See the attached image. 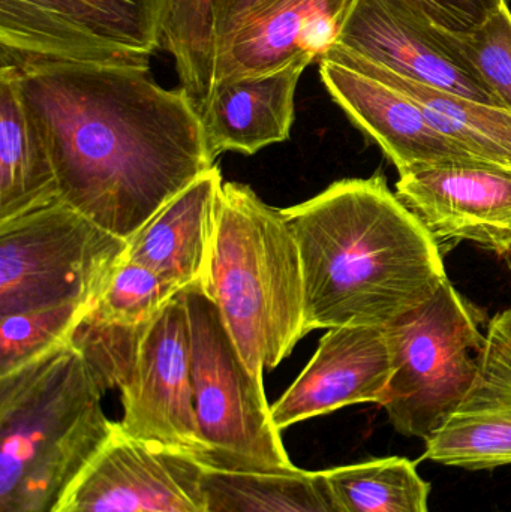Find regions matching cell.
Masks as SVG:
<instances>
[{"label": "cell", "mask_w": 511, "mask_h": 512, "mask_svg": "<svg viewBox=\"0 0 511 512\" xmlns=\"http://www.w3.org/2000/svg\"><path fill=\"white\" fill-rule=\"evenodd\" d=\"M0 68L50 153L59 201L126 242L216 165L194 99L156 83L149 65Z\"/></svg>", "instance_id": "obj_1"}, {"label": "cell", "mask_w": 511, "mask_h": 512, "mask_svg": "<svg viewBox=\"0 0 511 512\" xmlns=\"http://www.w3.org/2000/svg\"><path fill=\"white\" fill-rule=\"evenodd\" d=\"M282 212L302 259L305 334L390 327L447 280L440 246L381 174L339 180Z\"/></svg>", "instance_id": "obj_2"}, {"label": "cell", "mask_w": 511, "mask_h": 512, "mask_svg": "<svg viewBox=\"0 0 511 512\" xmlns=\"http://www.w3.org/2000/svg\"><path fill=\"white\" fill-rule=\"evenodd\" d=\"M107 388L71 339L0 376V512H54L110 438Z\"/></svg>", "instance_id": "obj_3"}, {"label": "cell", "mask_w": 511, "mask_h": 512, "mask_svg": "<svg viewBox=\"0 0 511 512\" xmlns=\"http://www.w3.org/2000/svg\"><path fill=\"white\" fill-rule=\"evenodd\" d=\"M198 285L258 379L306 336L305 282L293 231L282 210L243 183L222 185L212 256Z\"/></svg>", "instance_id": "obj_4"}, {"label": "cell", "mask_w": 511, "mask_h": 512, "mask_svg": "<svg viewBox=\"0 0 511 512\" xmlns=\"http://www.w3.org/2000/svg\"><path fill=\"white\" fill-rule=\"evenodd\" d=\"M107 390L122 394L123 433L189 454L203 445L191 376V324L183 291L155 318L135 327L81 319L71 336Z\"/></svg>", "instance_id": "obj_5"}, {"label": "cell", "mask_w": 511, "mask_h": 512, "mask_svg": "<svg viewBox=\"0 0 511 512\" xmlns=\"http://www.w3.org/2000/svg\"><path fill=\"white\" fill-rule=\"evenodd\" d=\"M191 324V376L206 471H297L267 403L264 379L246 366L218 306L201 285L183 289Z\"/></svg>", "instance_id": "obj_6"}, {"label": "cell", "mask_w": 511, "mask_h": 512, "mask_svg": "<svg viewBox=\"0 0 511 512\" xmlns=\"http://www.w3.org/2000/svg\"><path fill=\"white\" fill-rule=\"evenodd\" d=\"M485 315L447 279L437 294L387 327L393 373L383 408L396 432L428 441L470 390Z\"/></svg>", "instance_id": "obj_7"}, {"label": "cell", "mask_w": 511, "mask_h": 512, "mask_svg": "<svg viewBox=\"0 0 511 512\" xmlns=\"http://www.w3.org/2000/svg\"><path fill=\"white\" fill-rule=\"evenodd\" d=\"M126 249L62 201L0 222V318L95 303Z\"/></svg>", "instance_id": "obj_8"}, {"label": "cell", "mask_w": 511, "mask_h": 512, "mask_svg": "<svg viewBox=\"0 0 511 512\" xmlns=\"http://www.w3.org/2000/svg\"><path fill=\"white\" fill-rule=\"evenodd\" d=\"M171 0H0V66L149 65Z\"/></svg>", "instance_id": "obj_9"}, {"label": "cell", "mask_w": 511, "mask_h": 512, "mask_svg": "<svg viewBox=\"0 0 511 512\" xmlns=\"http://www.w3.org/2000/svg\"><path fill=\"white\" fill-rule=\"evenodd\" d=\"M333 47L425 86L498 105L453 32L416 0H353Z\"/></svg>", "instance_id": "obj_10"}, {"label": "cell", "mask_w": 511, "mask_h": 512, "mask_svg": "<svg viewBox=\"0 0 511 512\" xmlns=\"http://www.w3.org/2000/svg\"><path fill=\"white\" fill-rule=\"evenodd\" d=\"M204 474L195 457L131 438L116 421L54 512H206Z\"/></svg>", "instance_id": "obj_11"}, {"label": "cell", "mask_w": 511, "mask_h": 512, "mask_svg": "<svg viewBox=\"0 0 511 512\" xmlns=\"http://www.w3.org/2000/svg\"><path fill=\"white\" fill-rule=\"evenodd\" d=\"M396 195L440 249L471 242L511 271V171L491 165L423 168L399 177Z\"/></svg>", "instance_id": "obj_12"}, {"label": "cell", "mask_w": 511, "mask_h": 512, "mask_svg": "<svg viewBox=\"0 0 511 512\" xmlns=\"http://www.w3.org/2000/svg\"><path fill=\"white\" fill-rule=\"evenodd\" d=\"M320 77L333 102L383 150L399 177L446 165L495 167L447 137L413 99L329 54L320 59Z\"/></svg>", "instance_id": "obj_13"}, {"label": "cell", "mask_w": 511, "mask_h": 512, "mask_svg": "<svg viewBox=\"0 0 511 512\" xmlns=\"http://www.w3.org/2000/svg\"><path fill=\"white\" fill-rule=\"evenodd\" d=\"M392 373L386 328H330L303 372L272 405L273 421L282 432L345 406L383 405Z\"/></svg>", "instance_id": "obj_14"}, {"label": "cell", "mask_w": 511, "mask_h": 512, "mask_svg": "<svg viewBox=\"0 0 511 512\" xmlns=\"http://www.w3.org/2000/svg\"><path fill=\"white\" fill-rule=\"evenodd\" d=\"M351 3L267 0L216 51L209 95L227 81L269 74L299 60L308 65L320 62L338 41Z\"/></svg>", "instance_id": "obj_15"}, {"label": "cell", "mask_w": 511, "mask_h": 512, "mask_svg": "<svg viewBox=\"0 0 511 512\" xmlns=\"http://www.w3.org/2000/svg\"><path fill=\"white\" fill-rule=\"evenodd\" d=\"M425 444L423 459L444 466L486 471L511 465V307L486 325L470 390Z\"/></svg>", "instance_id": "obj_16"}, {"label": "cell", "mask_w": 511, "mask_h": 512, "mask_svg": "<svg viewBox=\"0 0 511 512\" xmlns=\"http://www.w3.org/2000/svg\"><path fill=\"white\" fill-rule=\"evenodd\" d=\"M308 66L299 60L269 74L218 84L198 107L212 158L227 152L255 155L287 141L297 86Z\"/></svg>", "instance_id": "obj_17"}, {"label": "cell", "mask_w": 511, "mask_h": 512, "mask_svg": "<svg viewBox=\"0 0 511 512\" xmlns=\"http://www.w3.org/2000/svg\"><path fill=\"white\" fill-rule=\"evenodd\" d=\"M222 185L218 165L201 174L128 240L125 258L180 289L203 282L218 230Z\"/></svg>", "instance_id": "obj_18"}, {"label": "cell", "mask_w": 511, "mask_h": 512, "mask_svg": "<svg viewBox=\"0 0 511 512\" xmlns=\"http://www.w3.org/2000/svg\"><path fill=\"white\" fill-rule=\"evenodd\" d=\"M326 54L404 93L447 137L488 164L511 171V111L408 80L338 47Z\"/></svg>", "instance_id": "obj_19"}, {"label": "cell", "mask_w": 511, "mask_h": 512, "mask_svg": "<svg viewBox=\"0 0 511 512\" xmlns=\"http://www.w3.org/2000/svg\"><path fill=\"white\" fill-rule=\"evenodd\" d=\"M59 201L56 171L14 72L0 68V222Z\"/></svg>", "instance_id": "obj_20"}, {"label": "cell", "mask_w": 511, "mask_h": 512, "mask_svg": "<svg viewBox=\"0 0 511 512\" xmlns=\"http://www.w3.org/2000/svg\"><path fill=\"white\" fill-rule=\"evenodd\" d=\"M206 512H342L323 471L284 475L206 471Z\"/></svg>", "instance_id": "obj_21"}, {"label": "cell", "mask_w": 511, "mask_h": 512, "mask_svg": "<svg viewBox=\"0 0 511 512\" xmlns=\"http://www.w3.org/2000/svg\"><path fill=\"white\" fill-rule=\"evenodd\" d=\"M323 474L342 512H429L431 484L404 457L351 463Z\"/></svg>", "instance_id": "obj_22"}, {"label": "cell", "mask_w": 511, "mask_h": 512, "mask_svg": "<svg viewBox=\"0 0 511 512\" xmlns=\"http://www.w3.org/2000/svg\"><path fill=\"white\" fill-rule=\"evenodd\" d=\"M182 291L146 265L123 258L84 319L114 327L146 324Z\"/></svg>", "instance_id": "obj_23"}, {"label": "cell", "mask_w": 511, "mask_h": 512, "mask_svg": "<svg viewBox=\"0 0 511 512\" xmlns=\"http://www.w3.org/2000/svg\"><path fill=\"white\" fill-rule=\"evenodd\" d=\"M92 304H65L0 318V376L71 339Z\"/></svg>", "instance_id": "obj_24"}, {"label": "cell", "mask_w": 511, "mask_h": 512, "mask_svg": "<svg viewBox=\"0 0 511 512\" xmlns=\"http://www.w3.org/2000/svg\"><path fill=\"white\" fill-rule=\"evenodd\" d=\"M462 53L501 108L511 111V9L504 3L470 32H453Z\"/></svg>", "instance_id": "obj_25"}, {"label": "cell", "mask_w": 511, "mask_h": 512, "mask_svg": "<svg viewBox=\"0 0 511 512\" xmlns=\"http://www.w3.org/2000/svg\"><path fill=\"white\" fill-rule=\"evenodd\" d=\"M420 8L450 32H470L510 0H416Z\"/></svg>", "instance_id": "obj_26"}, {"label": "cell", "mask_w": 511, "mask_h": 512, "mask_svg": "<svg viewBox=\"0 0 511 512\" xmlns=\"http://www.w3.org/2000/svg\"><path fill=\"white\" fill-rule=\"evenodd\" d=\"M267 0H209L206 20L207 65L209 90L212 81V63L222 42ZM209 95V92H207ZM207 98V96H206ZM200 107V105H198Z\"/></svg>", "instance_id": "obj_27"}]
</instances>
